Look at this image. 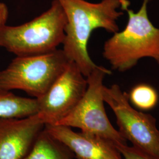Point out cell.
Masks as SVG:
<instances>
[{"label":"cell","instance_id":"1","mask_svg":"<svg viewBox=\"0 0 159 159\" xmlns=\"http://www.w3.org/2000/svg\"><path fill=\"white\" fill-rule=\"evenodd\" d=\"M67 18L63 51L69 61L75 63L87 77L96 68L88 51L92 33L102 29L111 33L119 31L117 21L129 7V0H102L93 3L86 0H56Z\"/></svg>","mask_w":159,"mask_h":159},{"label":"cell","instance_id":"2","mask_svg":"<svg viewBox=\"0 0 159 159\" xmlns=\"http://www.w3.org/2000/svg\"><path fill=\"white\" fill-rule=\"evenodd\" d=\"M151 1L143 0L136 12L127 8L125 29L113 33L104 43L102 56L114 70L125 72L144 57L153 58L159 65V29L148 16V4Z\"/></svg>","mask_w":159,"mask_h":159},{"label":"cell","instance_id":"3","mask_svg":"<svg viewBox=\"0 0 159 159\" xmlns=\"http://www.w3.org/2000/svg\"><path fill=\"white\" fill-rule=\"evenodd\" d=\"M67 18L56 0L34 19L19 25L0 29V47L16 56L41 55L56 51L63 44Z\"/></svg>","mask_w":159,"mask_h":159},{"label":"cell","instance_id":"4","mask_svg":"<svg viewBox=\"0 0 159 159\" xmlns=\"http://www.w3.org/2000/svg\"><path fill=\"white\" fill-rule=\"evenodd\" d=\"M69 61L62 49L41 55L17 56L0 71V90H20L39 98L62 73Z\"/></svg>","mask_w":159,"mask_h":159},{"label":"cell","instance_id":"5","mask_svg":"<svg viewBox=\"0 0 159 159\" xmlns=\"http://www.w3.org/2000/svg\"><path fill=\"white\" fill-rule=\"evenodd\" d=\"M111 74L107 68L97 66L87 78L85 94L74 110L56 125L78 128L81 131L102 137L118 148L127 141L111 124L104 108L103 80Z\"/></svg>","mask_w":159,"mask_h":159},{"label":"cell","instance_id":"6","mask_svg":"<svg viewBox=\"0 0 159 159\" xmlns=\"http://www.w3.org/2000/svg\"><path fill=\"white\" fill-rule=\"evenodd\" d=\"M102 96L113 111L121 136L150 158L159 159V130L153 116L133 108L128 94L117 84L104 85Z\"/></svg>","mask_w":159,"mask_h":159},{"label":"cell","instance_id":"7","mask_svg":"<svg viewBox=\"0 0 159 159\" xmlns=\"http://www.w3.org/2000/svg\"><path fill=\"white\" fill-rule=\"evenodd\" d=\"M87 88V78L70 61L46 93L36 98L39 118L45 125H56L74 110Z\"/></svg>","mask_w":159,"mask_h":159},{"label":"cell","instance_id":"8","mask_svg":"<svg viewBox=\"0 0 159 159\" xmlns=\"http://www.w3.org/2000/svg\"><path fill=\"white\" fill-rule=\"evenodd\" d=\"M44 127L37 114L21 119H0V159H23Z\"/></svg>","mask_w":159,"mask_h":159},{"label":"cell","instance_id":"9","mask_svg":"<svg viewBox=\"0 0 159 159\" xmlns=\"http://www.w3.org/2000/svg\"><path fill=\"white\" fill-rule=\"evenodd\" d=\"M44 129L68 148L77 159H122L113 144L101 137L76 132L65 125H45Z\"/></svg>","mask_w":159,"mask_h":159},{"label":"cell","instance_id":"10","mask_svg":"<svg viewBox=\"0 0 159 159\" xmlns=\"http://www.w3.org/2000/svg\"><path fill=\"white\" fill-rule=\"evenodd\" d=\"M38 113L37 99L0 90V119H21Z\"/></svg>","mask_w":159,"mask_h":159},{"label":"cell","instance_id":"11","mask_svg":"<svg viewBox=\"0 0 159 159\" xmlns=\"http://www.w3.org/2000/svg\"><path fill=\"white\" fill-rule=\"evenodd\" d=\"M72 152L44 129L23 159H74Z\"/></svg>","mask_w":159,"mask_h":159},{"label":"cell","instance_id":"12","mask_svg":"<svg viewBox=\"0 0 159 159\" xmlns=\"http://www.w3.org/2000/svg\"><path fill=\"white\" fill-rule=\"evenodd\" d=\"M129 102L133 106L143 111H148L154 108L159 102L157 90L146 83H141L133 87L128 94Z\"/></svg>","mask_w":159,"mask_h":159},{"label":"cell","instance_id":"13","mask_svg":"<svg viewBox=\"0 0 159 159\" xmlns=\"http://www.w3.org/2000/svg\"><path fill=\"white\" fill-rule=\"evenodd\" d=\"M125 159H152L138 149L127 145L121 146L117 148Z\"/></svg>","mask_w":159,"mask_h":159},{"label":"cell","instance_id":"14","mask_svg":"<svg viewBox=\"0 0 159 159\" xmlns=\"http://www.w3.org/2000/svg\"><path fill=\"white\" fill-rule=\"evenodd\" d=\"M8 17V8L5 3L0 2V29L7 24Z\"/></svg>","mask_w":159,"mask_h":159}]
</instances>
